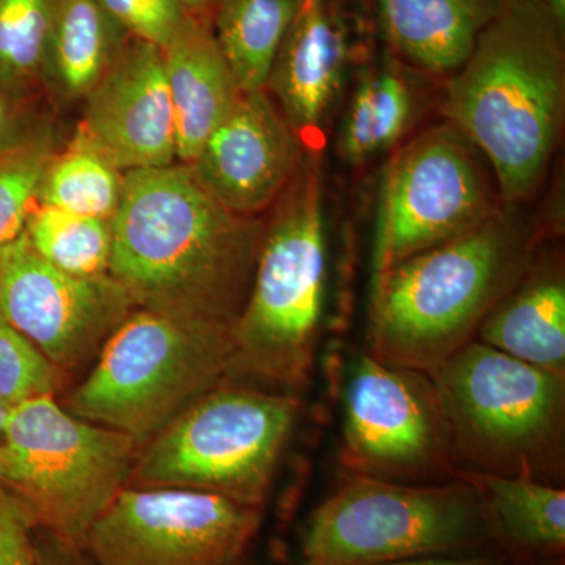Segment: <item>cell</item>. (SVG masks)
<instances>
[{"instance_id": "obj_1", "label": "cell", "mask_w": 565, "mask_h": 565, "mask_svg": "<svg viewBox=\"0 0 565 565\" xmlns=\"http://www.w3.org/2000/svg\"><path fill=\"white\" fill-rule=\"evenodd\" d=\"M111 228L109 275L136 308L232 330L250 291L263 217L226 210L177 162L126 172Z\"/></svg>"}, {"instance_id": "obj_2", "label": "cell", "mask_w": 565, "mask_h": 565, "mask_svg": "<svg viewBox=\"0 0 565 565\" xmlns=\"http://www.w3.org/2000/svg\"><path fill=\"white\" fill-rule=\"evenodd\" d=\"M444 110L489 162L503 203L530 200L564 128V25L541 0H511L449 77Z\"/></svg>"}, {"instance_id": "obj_3", "label": "cell", "mask_w": 565, "mask_h": 565, "mask_svg": "<svg viewBox=\"0 0 565 565\" xmlns=\"http://www.w3.org/2000/svg\"><path fill=\"white\" fill-rule=\"evenodd\" d=\"M534 223L520 204L448 243L374 274L371 355L430 373L475 340L494 305L535 258Z\"/></svg>"}, {"instance_id": "obj_4", "label": "cell", "mask_w": 565, "mask_h": 565, "mask_svg": "<svg viewBox=\"0 0 565 565\" xmlns=\"http://www.w3.org/2000/svg\"><path fill=\"white\" fill-rule=\"evenodd\" d=\"M327 285L321 167L308 151L299 172L264 218L258 262L232 327L230 384L296 396L307 388Z\"/></svg>"}, {"instance_id": "obj_5", "label": "cell", "mask_w": 565, "mask_h": 565, "mask_svg": "<svg viewBox=\"0 0 565 565\" xmlns=\"http://www.w3.org/2000/svg\"><path fill=\"white\" fill-rule=\"evenodd\" d=\"M459 475L564 481L565 375L473 340L430 371Z\"/></svg>"}, {"instance_id": "obj_6", "label": "cell", "mask_w": 565, "mask_h": 565, "mask_svg": "<svg viewBox=\"0 0 565 565\" xmlns=\"http://www.w3.org/2000/svg\"><path fill=\"white\" fill-rule=\"evenodd\" d=\"M232 330L134 310L103 345L66 411L141 448L228 377Z\"/></svg>"}, {"instance_id": "obj_7", "label": "cell", "mask_w": 565, "mask_h": 565, "mask_svg": "<svg viewBox=\"0 0 565 565\" xmlns=\"http://www.w3.org/2000/svg\"><path fill=\"white\" fill-rule=\"evenodd\" d=\"M303 565H385L494 548L467 479L403 484L352 475L308 516Z\"/></svg>"}, {"instance_id": "obj_8", "label": "cell", "mask_w": 565, "mask_h": 565, "mask_svg": "<svg viewBox=\"0 0 565 565\" xmlns=\"http://www.w3.org/2000/svg\"><path fill=\"white\" fill-rule=\"evenodd\" d=\"M299 414V397L225 382L139 448L128 487L200 490L263 509Z\"/></svg>"}, {"instance_id": "obj_9", "label": "cell", "mask_w": 565, "mask_h": 565, "mask_svg": "<svg viewBox=\"0 0 565 565\" xmlns=\"http://www.w3.org/2000/svg\"><path fill=\"white\" fill-rule=\"evenodd\" d=\"M139 446L71 415L52 394L10 408L0 440V484L36 527L84 546L93 523L128 487Z\"/></svg>"}, {"instance_id": "obj_10", "label": "cell", "mask_w": 565, "mask_h": 565, "mask_svg": "<svg viewBox=\"0 0 565 565\" xmlns=\"http://www.w3.org/2000/svg\"><path fill=\"white\" fill-rule=\"evenodd\" d=\"M503 204L489 162L455 125L424 129L386 169L374 274L470 232Z\"/></svg>"}, {"instance_id": "obj_11", "label": "cell", "mask_w": 565, "mask_h": 565, "mask_svg": "<svg viewBox=\"0 0 565 565\" xmlns=\"http://www.w3.org/2000/svg\"><path fill=\"white\" fill-rule=\"evenodd\" d=\"M341 459L352 475L382 481H455L448 424L430 374L360 353L343 390Z\"/></svg>"}, {"instance_id": "obj_12", "label": "cell", "mask_w": 565, "mask_h": 565, "mask_svg": "<svg viewBox=\"0 0 565 565\" xmlns=\"http://www.w3.org/2000/svg\"><path fill=\"white\" fill-rule=\"evenodd\" d=\"M262 523L263 509L221 494L125 487L82 548L96 565H244Z\"/></svg>"}, {"instance_id": "obj_13", "label": "cell", "mask_w": 565, "mask_h": 565, "mask_svg": "<svg viewBox=\"0 0 565 565\" xmlns=\"http://www.w3.org/2000/svg\"><path fill=\"white\" fill-rule=\"evenodd\" d=\"M134 310L110 275L62 273L36 255L24 233L0 247V316L62 373L102 351Z\"/></svg>"}, {"instance_id": "obj_14", "label": "cell", "mask_w": 565, "mask_h": 565, "mask_svg": "<svg viewBox=\"0 0 565 565\" xmlns=\"http://www.w3.org/2000/svg\"><path fill=\"white\" fill-rule=\"evenodd\" d=\"M121 172L178 162L162 51L131 39L87 98L76 134Z\"/></svg>"}, {"instance_id": "obj_15", "label": "cell", "mask_w": 565, "mask_h": 565, "mask_svg": "<svg viewBox=\"0 0 565 565\" xmlns=\"http://www.w3.org/2000/svg\"><path fill=\"white\" fill-rule=\"evenodd\" d=\"M307 152L269 93L256 90L239 96L188 166L226 210L263 217L299 172Z\"/></svg>"}, {"instance_id": "obj_16", "label": "cell", "mask_w": 565, "mask_h": 565, "mask_svg": "<svg viewBox=\"0 0 565 565\" xmlns=\"http://www.w3.org/2000/svg\"><path fill=\"white\" fill-rule=\"evenodd\" d=\"M348 0H300L275 57L266 92L311 150L322 139L355 58Z\"/></svg>"}, {"instance_id": "obj_17", "label": "cell", "mask_w": 565, "mask_h": 565, "mask_svg": "<svg viewBox=\"0 0 565 565\" xmlns=\"http://www.w3.org/2000/svg\"><path fill=\"white\" fill-rule=\"evenodd\" d=\"M511 0H375L386 50L416 73L449 79Z\"/></svg>"}, {"instance_id": "obj_18", "label": "cell", "mask_w": 565, "mask_h": 565, "mask_svg": "<svg viewBox=\"0 0 565 565\" xmlns=\"http://www.w3.org/2000/svg\"><path fill=\"white\" fill-rule=\"evenodd\" d=\"M177 131L178 162L192 163L243 92L211 25L189 17L162 50Z\"/></svg>"}, {"instance_id": "obj_19", "label": "cell", "mask_w": 565, "mask_h": 565, "mask_svg": "<svg viewBox=\"0 0 565 565\" xmlns=\"http://www.w3.org/2000/svg\"><path fill=\"white\" fill-rule=\"evenodd\" d=\"M475 340L565 375V273L559 255L535 256L525 275L486 316Z\"/></svg>"}, {"instance_id": "obj_20", "label": "cell", "mask_w": 565, "mask_h": 565, "mask_svg": "<svg viewBox=\"0 0 565 565\" xmlns=\"http://www.w3.org/2000/svg\"><path fill=\"white\" fill-rule=\"evenodd\" d=\"M129 40L99 0H58L44 57V98L57 107L84 103Z\"/></svg>"}, {"instance_id": "obj_21", "label": "cell", "mask_w": 565, "mask_h": 565, "mask_svg": "<svg viewBox=\"0 0 565 565\" xmlns=\"http://www.w3.org/2000/svg\"><path fill=\"white\" fill-rule=\"evenodd\" d=\"M419 73L386 51L363 70L338 134V152L349 166L381 158L414 128L422 114Z\"/></svg>"}, {"instance_id": "obj_22", "label": "cell", "mask_w": 565, "mask_h": 565, "mask_svg": "<svg viewBox=\"0 0 565 565\" xmlns=\"http://www.w3.org/2000/svg\"><path fill=\"white\" fill-rule=\"evenodd\" d=\"M481 494L494 548L508 561L561 559L565 553L563 487L523 478L459 475Z\"/></svg>"}, {"instance_id": "obj_23", "label": "cell", "mask_w": 565, "mask_h": 565, "mask_svg": "<svg viewBox=\"0 0 565 565\" xmlns=\"http://www.w3.org/2000/svg\"><path fill=\"white\" fill-rule=\"evenodd\" d=\"M300 0H222L212 33L243 93L266 90Z\"/></svg>"}, {"instance_id": "obj_24", "label": "cell", "mask_w": 565, "mask_h": 565, "mask_svg": "<svg viewBox=\"0 0 565 565\" xmlns=\"http://www.w3.org/2000/svg\"><path fill=\"white\" fill-rule=\"evenodd\" d=\"M125 177L102 152L73 136L65 150L51 159L39 203L111 221L120 207Z\"/></svg>"}, {"instance_id": "obj_25", "label": "cell", "mask_w": 565, "mask_h": 565, "mask_svg": "<svg viewBox=\"0 0 565 565\" xmlns=\"http://www.w3.org/2000/svg\"><path fill=\"white\" fill-rule=\"evenodd\" d=\"M36 255L77 277L109 275L114 228L109 218L76 214L36 203L24 230Z\"/></svg>"}, {"instance_id": "obj_26", "label": "cell", "mask_w": 565, "mask_h": 565, "mask_svg": "<svg viewBox=\"0 0 565 565\" xmlns=\"http://www.w3.org/2000/svg\"><path fill=\"white\" fill-rule=\"evenodd\" d=\"M58 0H0V87L41 99L47 41Z\"/></svg>"}, {"instance_id": "obj_27", "label": "cell", "mask_w": 565, "mask_h": 565, "mask_svg": "<svg viewBox=\"0 0 565 565\" xmlns=\"http://www.w3.org/2000/svg\"><path fill=\"white\" fill-rule=\"evenodd\" d=\"M55 152V134L47 121L28 140L0 154V247L24 233Z\"/></svg>"}, {"instance_id": "obj_28", "label": "cell", "mask_w": 565, "mask_h": 565, "mask_svg": "<svg viewBox=\"0 0 565 565\" xmlns=\"http://www.w3.org/2000/svg\"><path fill=\"white\" fill-rule=\"evenodd\" d=\"M62 371L0 316V403L17 407L33 397L54 396Z\"/></svg>"}, {"instance_id": "obj_29", "label": "cell", "mask_w": 565, "mask_h": 565, "mask_svg": "<svg viewBox=\"0 0 565 565\" xmlns=\"http://www.w3.org/2000/svg\"><path fill=\"white\" fill-rule=\"evenodd\" d=\"M131 39L163 50L191 14L181 0H99Z\"/></svg>"}, {"instance_id": "obj_30", "label": "cell", "mask_w": 565, "mask_h": 565, "mask_svg": "<svg viewBox=\"0 0 565 565\" xmlns=\"http://www.w3.org/2000/svg\"><path fill=\"white\" fill-rule=\"evenodd\" d=\"M0 565H41L36 523L28 505L0 484Z\"/></svg>"}, {"instance_id": "obj_31", "label": "cell", "mask_w": 565, "mask_h": 565, "mask_svg": "<svg viewBox=\"0 0 565 565\" xmlns=\"http://www.w3.org/2000/svg\"><path fill=\"white\" fill-rule=\"evenodd\" d=\"M40 99L20 98L0 87V154L28 140L46 125Z\"/></svg>"}, {"instance_id": "obj_32", "label": "cell", "mask_w": 565, "mask_h": 565, "mask_svg": "<svg viewBox=\"0 0 565 565\" xmlns=\"http://www.w3.org/2000/svg\"><path fill=\"white\" fill-rule=\"evenodd\" d=\"M36 546L41 565H96L82 546L40 527H36Z\"/></svg>"}, {"instance_id": "obj_33", "label": "cell", "mask_w": 565, "mask_h": 565, "mask_svg": "<svg viewBox=\"0 0 565 565\" xmlns=\"http://www.w3.org/2000/svg\"><path fill=\"white\" fill-rule=\"evenodd\" d=\"M385 565H509V561L500 550L487 548L463 555L422 557Z\"/></svg>"}, {"instance_id": "obj_34", "label": "cell", "mask_w": 565, "mask_h": 565, "mask_svg": "<svg viewBox=\"0 0 565 565\" xmlns=\"http://www.w3.org/2000/svg\"><path fill=\"white\" fill-rule=\"evenodd\" d=\"M181 2L192 18L211 25L215 10H217L218 3H221L222 0H181Z\"/></svg>"}, {"instance_id": "obj_35", "label": "cell", "mask_w": 565, "mask_h": 565, "mask_svg": "<svg viewBox=\"0 0 565 565\" xmlns=\"http://www.w3.org/2000/svg\"><path fill=\"white\" fill-rule=\"evenodd\" d=\"M541 2L555 14L559 24L565 25V0H541Z\"/></svg>"}, {"instance_id": "obj_36", "label": "cell", "mask_w": 565, "mask_h": 565, "mask_svg": "<svg viewBox=\"0 0 565 565\" xmlns=\"http://www.w3.org/2000/svg\"><path fill=\"white\" fill-rule=\"evenodd\" d=\"M509 565H564V557L552 561H509Z\"/></svg>"}, {"instance_id": "obj_37", "label": "cell", "mask_w": 565, "mask_h": 565, "mask_svg": "<svg viewBox=\"0 0 565 565\" xmlns=\"http://www.w3.org/2000/svg\"><path fill=\"white\" fill-rule=\"evenodd\" d=\"M10 408L0 403V440H2L3 430H6L7 418H9Z\"/></svg>"}]
</instances>
